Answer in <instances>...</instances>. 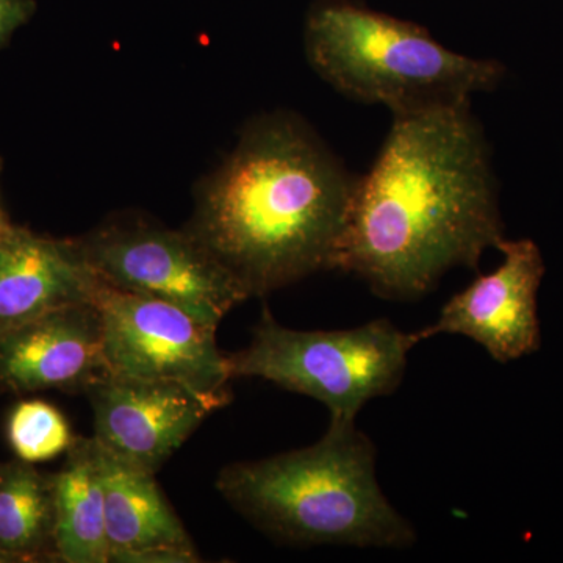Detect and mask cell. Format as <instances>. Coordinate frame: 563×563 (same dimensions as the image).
Wrapping results in <instances>:
<instances>
[{
    "instance_id": "obj_1",
    "label": "cell",
    "mask_w": 563,
    "mask_h": 563,
    "mask_svg": "<svg viewBox=\"0 0 563 563\" xmlns=\"http://www.w3.org/2000/svg\"><path fill=\"white\" fill-rule=\"evenodd\" d=\"M506 239L492 154L472 103L393 118L358 177L339 272L376 296L415 301L454 268L477 269Z\"/></svg>"
},
{
    "instance_id": "obj_2",
    "label": "cell",
    "mask_w": 563,
    "mask_h": 563,
    "mask_svg": "<svg viewBox=\"0 0 563 563\" xmlns=\"http://www.w3.org/2000/svg\"><path fill=\"white\" fill-rule=\"evenodd\" d=\"M357 179L299 118L269 114L202 181L185 231L247 298L266 296L336 269Z\"/></svg>"
},
{
    "instance_id": "obj_3",
    "label": "cell",
    "mask_w": 563,
    "mask_h": 563,
    "mask_svg": "<svg viewBox=\"0 0 563 563\" xmlns=\"http://www.w3.org/2000/svg\"><path fill=\"white\" fill-rule=\"evenodd\" d=\"M218 492L280 542L413 547L417 531L380 490L376 446L355 421H333L320 442L221 470Z\"/></svg>"
},
{
    "instance_id": "obj_4",
    "label": "cell",
    "mask_w": 563,
    "mask_h": 563,
    "mask_svg": "<svg viewBox=\"0 0 563 563\" xmlns=\"http://www.w3.org/2000/svg\"><path fill=\"white\" fill-rule=\"evenodd\" d=\"M306 52L322 80L393 118L468 106L495 90L503 63L444 47L428 29L355 0H317L307 14Z\"/></svg>"
},
{
    "instance_id": "obj_5",
    "label": "cell",
    "mask_w": 563,
    "mask_h": 563,
    "mask_svg": "<svg viewBox=\"0 0 563 563\" xmlns=\"http://www.w3.org/2000/svg\"><path fill=\"white\" fill-rule=\"evenodd\" d=\"M417 332L387 318L344 331H295L263 309L251 343L228 355L232 379L261 377L317 399L333 421H355L362 407L398 390Z\"/></svg>"
},
{
    "instance_id": "obj_6",
    "label": "cell",
    "mask_w": 563,
    "mask_h": 563,
    "mask_svg": "<svg viewBox=\"0 0 563 563\" xmlns=\"http://www.w3.org/2000/svg\"><path fill=\"white\" fill-rule=\"evenodd\" d=\"M102 282L172 302L218 325L246 292L190 232L143 220H117L74 239Z\"/></svg>"
},
{
    "instance_id": "obj_7",
    "label": "cell",
    "mask_w": 563,
    "mask_h": 563,
    "mask_svg": "<svg viewBox=\"0 0 563 563\" xmlns=\"http://www.w3.org/2000/svg\"><path fill=\"white\" fill-rule=\"evenodd\" d=\"M95 306L102 318L110 374L172 380L198 391L218 409L231 401V369L218 350V325L172 302L120 290L101 279Z\"/></svg>"
},
{
    "instance_id": "obj_8",
    "label": "cell",
    "mask_w": 563,
    "mask_h": 563,
    "mask_svg": "<svg viewBox=\"0 0 563 563\" xmlns=\"http://www.w3.org/2000/svg\"><path fill=\"white\" fill-rule=\"evenodd\" d=\"M496 250L503 252L501 265L444 303L435 322L417 332L421 342L442 333L466 336L499 363L540 350L537 296L544 276L542 252L528 239H504Z\"/></svg>"
},
{
    "instance_id": "obj_9",
    "label": "cell",
    "mask_w": 563,
    "mask_h": 563,
    "mask_svg": "<svg viewBox=\"0 0 563 563\" xmlns=\"http://www.w3.org/2000/svg\"><path fill=\"white\" fill-rule=\"evenodd\" d=\"M95 439L122 461L157 473L218 407L172 380L106 374L85 391Z\"/></svg>"
},
{
    "instance_id": "obj_10",
    "label": "cell",
    "mask_w": 563,
    "mask_h": 563,
    "mask_svg": "<svg viewBox=\"0 0 563 563\" xmlns=\"http://www.w3.org/2000/svg\"><path fill=\"white\" fill-rule=\"evenodd\" d=\"M109 374L95 303L41 314L0 332V391L85 393Z\"/></svg>"
},
{
    "instance_id": "obj_11",
    "label": "cell",
    "mask_w": 563,
    "mask_h": 563,
    "mask_svg": "<svg viewBox=\"0 0 563 563\" xmlns=\"http://www.w3.org/2000/svg\"><path fill=\"white\" fill-rule=\"evenodd\" d=\"M98 285L74 239L13 225L0 240V332L54 310L95 303Z\"/></svg>"
},
{
    "instance_id": "obj_12",
    "label": "cell",
    "mask_w": 563,
    "mask_h": 563,
    "mask_svg": "<svg viewBox=\"0 0 563 563\" xmlns=\"http://www.w3.org/2000/svg\"><path fill=\"white\" fill-rule=\"evenodd\" d=\"M99 450L110 562H198L195 543L155 474L122 461L101 444Z\"/></svg>"
},
{
    "instance_id": "obj_13",
    "label": "cell",
    "mask_w": 563,
    "mask_h": 563,
    "mask_svg": "<svg viewBox=\"0 0 563 563\" xmlns=\"http://www.w3.org/2000/svg\"><path fill=\"white\" fill-rule=\"evenodd\" d=\"M54 477L55 548L63 563L110 562L101 450L95 437H76Z\"/></svg>"
},
{
    "instance_id": "obj_14",
    "label": "cell",
    "mask_w": 563,
    "mask_h": 563,
    "mask_svg": "<svg viewBox=\"0 0 563 563\" xmlns=\"http://www.w3.org/2000/svg\"><path fill=\"white\" fill-rule=\"evenodd\" d=\"M0 551L18 563L58 562L52 474L33 463H0Z\"/></svg>"
},
{
    "instance_id": "obj_15",
    "label": "cell",
    "mask_w": 563,
    "mask_h": 563,
    "mask_svg": "<svg viewBox=\"0 0 563 563\" xmlns=\"http://www.w3.org/2000/svg\"><path fill=\"white\" fill-rule=\"evenodd\" d=\"M7 437L16 457L29 463L52 461L68 453L76 440L65 415L40 399L18 402L11 409Z\"/></svg>"
},
{
    "instance_id": "obj_16",
    "label": "cell",
    "mask_w": 563,
    "mask_h": 563,
    "mask_svg": "<svg viewBox=\"0 0 563 563\" xmlns=\"http://www.w3.org/2000/svg\"><path fill=\"white\" fill-rule=\"evenodd\" d=\"M35 0H0V49L35 14Z\"/></svg>"
},
{
    "instance_id": "obj_17",
    "label": "cell",
    "mask_w": 563,
    "mask_h": 563,
    "mask_svg": "<svg viewBox=\"0 0 563 563\" xmlns=\"http://www.w3.org/2000/svg\"><path fill=\"white\" fill-rule=\"evenodd\" d=\"M0 172H2V162H0ZM11 228H13V224H11L9 214L5 213L2 202H0V240L11 231Z\"/></svg>"
},
{
    "instance_id": "obj_18",
    "label": "cell",
    "mask_w": 563,
    "mask_h": 563,
    "mask_svg": "<svg viewBox=\"0 0 563 563\" xmlns=\"http://www.w3.org/2000/svg\"><path fill=\"white\" fill-rule=\"evenodd\" d=\"M0 563H18L14 561L11 555L3 553V551H0Z\"/></svg>"
}]
</instances>
